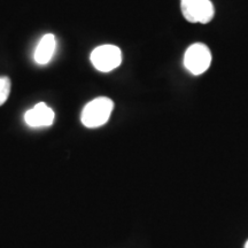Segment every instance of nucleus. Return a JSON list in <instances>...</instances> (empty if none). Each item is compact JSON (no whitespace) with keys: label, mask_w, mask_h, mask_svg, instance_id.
I'll return each mask as SVG.
<instances>
[{"label":"nucleus","mask_w":248,"mask_h":248,"mask_svg":"<svg viewBox=\"0 0 248 248\" xmlns=\"http://www.w3.org/2000/svg\"><path fill=\"white\" fill-rule=\"evenodd\" d=\"M114 109V102L107 97L93 99L83 108L80 121L86 128L94 129L108 122Z\"/></svg>","instance_id":"nucleus-1"},{"label":"nucleus","mask_w":248,"mask_h":248,"mask_svg":"<svg viewBox=\"0 0 248 248\" xmlns=\"http://www.w3.org/2000/svg\"><path fill=\"white\" fill-rule=\"evenodd\" d=\"M93 67L101 73H109L122 62V52L115 45H101L95 47L90 55Z\"/></svg>","instance_id":"nucleus-2"},{"label":"nucleus","mask_w":248,"mask_h":248,"mask_svg":"<svg viewBox=\"0 0 248 248\" xmlns=\"http://www.w3.org/2000/svg\"><path fill=\"white\" fill-rule=\"evenodd\" d=\"M212 63L210 49L204 44L197 43L186 49L184 54V66L193 75H201L208 69Z\"/></svg>","instance_id":"nucleus-3"},{"label":"nucleus","mask_w":248,"mask_h":248,"mask_svg":"<svg viewBox=\"0 0 248 248\" xmlns=\"http://www.w3.org/2000/svg\"><path fill=\"white\" fill-rule=\"evenodd\" d=\"M182 13L188 22L208 23L213 20L215 9L210 0H181Z\"/></svg>","instance_id":"nucleus-4"},{"label":"nucleus","mask_w":248,"mask_h":248,"mask_svg":"<svg viewBox=\"0 0 248 248\" xmlns=\"http://www.w3.org/2000/svg\"><path fill=\"white\" fill-rule=\"evenodd\" d=\"M55 114L51 107L45 102H39L24 114V122L31 128H43L51 126L54 122Z\"/></svg>","instance_id":"nucleus-5"},{"label":"nucleus","mask_w":248,"mask_h":248,"mask_svg":"<svg viewBox=\"0 0 248 248\" xmlns=\"http://www.w3.org/2000/svg\"><path fill=\"white\" fill-rule=\"evenodd\" d=\"M55 48H57L55 36L53 33H46V35L42 37L38 45H37L35 54H33L35 61L40 66L47 64L52 60V58H53Z\"/></svg>","instance_id":"nucleus-6"},{"label":"nucleus","mask_w":248,"mask_h":248,"mask_svg":"<svg viewBox=\"0 0 248 248\" xmlns=\"http://www.w3.org/2000/svg\"><path fill=\"white\" fill-rule=\"evenodd\" d=\"M11 93V79L8 77H0V106L4 105Z\"/></svg>","instance_id":"nucleus-7"},{"label":"nucleus","mask_w":248,"mask_h":248,"mask_svg":"<svg viewBox=\"0 0 248 248\" xmlns=\"http://www.w3.org/2000/svg\"><path fill=\"white\" fill-rule=\"evenodd\" d=\"M245 248H248V240L246 241V244H245Z\"/></svg>","instance_id":"nucleus-8"}]
</instances>
